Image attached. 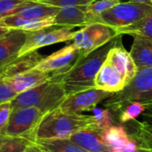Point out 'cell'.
Listing matches in <instances>:
<instances>
[{"label": "cell", "instance_id": "obj_1", "mask_svg": "<svg viewBox=\"0 0 152 152\" xmlns=\"http://www.w3.org/2000/svg\"><path fill=\"white\" fill-rule=\"evenodd\" d=\"M123 35H118L105 45L81 57L74 67L67 72L61 82L67 96L95 87V77L107 60L108 54Z\"/></svg>", "mask_w": 152, "mask_h": 152}, {"label": "cell", "instance_id": "obj_2", "mask_svg": "<svg viewBox=\"0 0 152 152\" xmlns=\"http://www.w3.org/2000/svg\"><path fill=\"white\" fill-rule=\"evenodd\" d=\"M94 125L91 116L69 114L60 108L43 116L32 134V142L69 139L79 130Z\"/></svg>", "mask_w": 152, "mask_h": 152}, {"label": "cell", "instance_id": "obj_3", "mask_svg": "<svg viewBox=\"0 0 152 152\" xmlns=\"http://www.w3.org/2000/svg\"><path fill=\"white\" fill-rule=\"evenodd\" d=\"M67 94L61 82L50 79L45 84L20 94L12 104V110L20 108H37L44 115L61 105Z\"/></svg>", "mask_w": 152, "mask_h": 152}, {"label": "cell", "instance_id": "obj_4", "mask_svg": "<svg viewBox=\"0 0 152 152\" xmlns=\"http://www.w3.org/2000/svg\"><path fill=\"white\" fill-rule=\"evenodd\" d=\"M139 102L145 105L152 103V68L139 70L135 77L120 92L102 102L111 111L118 112L129 102Z\"/></svg>", "mask_w": 152, "mask_h": 152}, {"label": "cell", "instance_id": "obj_5", "mask_svg": "<svg viewBox=\"0 0 152 152\" xmlns=\"http://www.w3.org/2000/svg\"><path fill=\"white\" fill-rule=\"evenodd\" d=\"M152 13V6L134 3L121 2L99 16L94 23H102L113 28L116 32L129 27Z\"/></svg>", "mask_w": 152, "mask_h": 152}, {"label": "cell", "instance_id": "obj_6", "mask_svg": "<svg viewBox=\"0 0 152 152\" xmlns=\"http://www.w3.org/2000/svg\"><path fill=\"white\" fill-rule=\"evenodd\" d=\"M83 56L82 52L76 45L70 44L45 57L35 69L49 73L51 79L61 82V78Z\"/></svg>", "mask_w": 152, "mask_h": 152}, {"label": "cell", "instance_id": "obj_7", "mask_svg": "<svg viewBox=\"0 0 152 152\" xmlns=\"http://www.w3.org/2000/svg\"><path fill=\"white\" fill-rule=\"evenodd\" d=\"M118 36L117 32L102 23H92L76 31L72 44L86 55L105 45Z\"/></svg>", "mask_w": 152, "mask_h": 152}, {"label": "cell", "instance_id": "obj_8", "mask_svg": "<svg viewBox=\"0 0 152 152\" xmlns=\"http://www.w3.org/2000/svg\"><path fill=\"white\" fill-rule=\"evenodd\" d=\"M27 40L20 50L19 56H22L28 53L37 51L39 48L67 42L72 41L76 31L72 30V28L69 27H59L52 26L35 31H26Z\"/></svg>", "mask_w": 152, "mask_h": 152}, {"label": "cell", "instance_id": "obj_9", "mask_svg": "<svg viewBox=\"0 0 152 152\" xmlns=\"http://www.w3.org/2000/svg\"><path fill=\"white\" fill-rule=\"evenodd\" d=\"M43 116L42 111L37 108L28 107L12 110L4 136L22 137L33 142V132Z\"/></svg>", "mask_w": 152, "mask_h": 152}, {"label": "cell", "instance_id": "obj_10", "mask_svg": "<svg viewBox=\"0 0 152 152\" xmlns=\"http://www.w3.org/2000/svg\"><path fill=\"white\" fill-rule=\"evenodd\" d=\"M112 95V93L97 88L89 89L68 95L60 109L69 114H82L84 111H91L99 103L103 102Z\"/></svg>", "mask_w": 152, "mask_h": 152}, {"label": "cell", "instance_id": "obj_11", "mask_svg": "<svg viewBox=\"0 0 152 152\" xmlns=\"http://www.w3.org/2000/svg\"><path fill=\"white\" fill-rule=\"evenodd\" d=\"M103 131L94 125H91L75 133L69 140L87 152L111 151L104 141Z\"/></svg>", "mask_w": 152, "mask_h": 152}, {"label": "cell", "instance_id": "obj_12", "mask_svg": "<svg viewBox=\"0 0 152 152\" xmlns=\"http://www.w3.org/2000/svg\"><path fill=\"white\" fill-rule=\"evenodd\" d=\"M107 61L113 64L122 74L126 86L135 77L139 71L130 52L128 53L123 46L122 37L110 51Z\"/></svg>", "mask_w": 152, "mask_h": 152}, {"label": "cell", "instance_id": "obj_13", "mask_svg": "<svg viewBox=\"0 0 152 152\" xmlns=\"http://www.w3.org/2000/svg\"><path fill=\"white\" fill-rule=\"evenodd\" d=\"M27 40V32L12 29L0 37V68L19 57V53Z\"/></svg>", "mask_w": 152, "mask_h": 152}, {"label": "cell", "instance_id": "obj_14", "mask_svg": "<svg viewBox=\"0 0 152 152\" xmlns=\"http://www.w3.org/2000/svg\"><path fill=\"white\" fill-rule=\"evenodd\" d=\"M126 86V81L118 69L107 60L95 77V87L109 93H118Z\"/></svg>", "mask_w": 152, "mask_h": 152}, {"label": "cell", "instance_id": "obj_15", "mask_svg": "<svg viewBox=\"0 0 152 152\" xmlns=\"http://www.w3.org/2000/svg\"><path fill=\"white\" fill-rule=\"evenodd\" d=\"M45 58V57L37 51L19 56L12 62L0 68V79L12 77L16 75L31 70L35 69Z\"/></svg>", "mask_w": 152, "mask_h": 152}, {"label": "cell", "instance_id": "obj_16", "mask_svg": "<svg viewBox=\"0 0 152 152\" xmlns=\"http://www.w3.org/2000/svg\"><path fill=\"white\" fill-rule=\"evenodd\" d=\"M50 79L51 75L49 73L40 71L37 69L16 75L12 77L4 78V80L8 82L12 86L18 94L39 86Z\"/></svg>", "mask_w": 152, "mask_h": 152}, {"label": "cell", "instance_id": "obj_17", "mask_svg": "<svg viewBox=\"0 0 152 152\" xmlns=\"http://www.w3.org/2000/svg\"><path fill=\"white\" fill-rule=\"evenodd\" d=\"M52 26H54V17L26 19L18 15H8L0 18V27H4L9 29L35 31Z\"/></svg>", "mask_w": 152, "mask_h": 152}, {"label": "cell", "instance_id": "obj_18", "mask_svg": "<svg viewBox=\"0 0 152 152\" xmlns=\"http://www.w3.org/2000/svg\"><path fill=\"white\" fill-rule=\"evenodd\" d=\"M88 25V5H77L61 8L54 17V26L85 27Z\"/></svg>", "mask_w": 152, "mask_h": 152}, {"label": "cell", "instance_id": "obj_19", "mask_svg": "<svg viewBox=\"0 0 152 152\" xmlns=\"http://www.w3.org/2000/svg\"><path fill=\"white\" fill-rule=\"evenodd\" d=\"M132 37L134 42L130 53L138 70L152 68V39L142 35H133Z\"/></svg>", "mask_w": 152, "mask_h": 152}, {"label": "cell", "instance_id": "obj_20", "mask_svg": "<svg viewBox=\"0 0 152 152\" xmlns=\"http://www.w3.org/2000/svg\"><path fill=\"white\" fill-rule=\"evenodd\" d=\"M61 8L36 1L28 2L11 12L8 15H18L26 19H38L55 17ZM6 15V16H8Z\"/></svg>", "mask_w": 152, "mask_h": 152}, {"label": "cell", "instance_id": "obj_21", "mask_svg": "<svg viewBox=\"0 0 152 152\" xmlns=\"http://www.w3.org/2000/svg\"><path fill=\"white\" fill-rule=\"evenodd\" d=\"M103 138L108 147L115 152L122 151L130 139L124 126L115 125L103 131Z\"/></svg>", "mask_w": 152, "mask_h": 152}, {"label": "cell", "instance_id": "obj_22", "mask_svg": "<svg viewBox=\"0 0 152 152\" xmlns=\"http://www.w3.org/2000/svg\"><path fill=\"white\" fill-rule=\"evenodd\" d=\"M46 152H87L72 142L69 139L45 140L37 142Z\"/></svg>", "mask_w": 152, "mask_h": 152}, {"label": "cell", "instance_id": "obj_23", "mask_svg": "<svg viewBox=\"0 0 152 152\" xmlns=\"http://www.w3.org/2000/svg\"><path fill=\"white\" fill-rule=\"evenodd\" d=\"M118 35H142L152 39V13L142 20L117 31Z\"/></svg>", "mask_w": 152, "mask_h": 152}, {"label": "cell", "instance_id": "obj_24", "mask_svg": "<svg viewBox=\"0 0 152 152\" xmlns=\"http://www.w3.org/2000/svg\"><path fill=\"white\" fill-rule=\"evenodd\" d=\"M32 143L22 137L1 136L0 152H26Z\"/></svg>", "mask_w": 152, "mask_h": 152}, {"label": "cell", "instance_id": "obj_25", "mask_svg": "<svg viewBox=\"0 0 152 152\" xmlns=\"http://www.w3.org/2000/svg\"><path fill=\"white\" fill-rule=\"evenodd\" d=\"M146 110V105L139 102H133L125 105L118 113V120L121 124H126L129 121L136 120L137 118L142 115V113Z\"/></svg>", "mask_w": 152, "mask_h": 152}, {"label": "cell", "instance_id": "obj_26", "mask_svg": "<svg viewBox=\"0 0 152 152\" xmlns=\"http://www.w3.org/2000/svg\"><path fill=\"white\" fill-rule=\"evenodd\" d=\"M120 3L121 0H95L88 4V25L94 23L103 12Z\"/></svg>", "mask_w": 152, "mask_h": 152}, {"label": "cell", "instance_id": "obj_27", "mask_svg": "<svg viewBox=\"0 0 152 152\" xmlns=\"http://www.w3.org/2000/svg\"><path fill=\"white\" fill-rule=\"evenodd\" d=\"M92 118L94 121V125L102 129L106 130L114 126V118L110 110L109 109H102L98 107H94L92 110Z\"/></svg>", "mask_w": 152, "mask_h": 152}, {"label": "cell", "instance_id": "obj_28", "mask_svg": "<svg viewBox=\"0 0 152 152\" xmlns=\"http://www.w3.org/2000/svg\"><path fill=\"white\" fill-rule=\"evenodd\" d=\"M42 4H50L59 8L69 7V6H77V5H88L94 2L95 0H35Z\"/></svg>", "mask_w": 152, "mask_h": 152}, {"label": "cell", "instance_id": "obj_29", "mask_svg": "<svg viewBox=\"0 0 152 152\" xmlns=\"http://www.w3.org/2000/svg\"><path fill=\"white\" fill-rule=\"evenodd\" d=\"M19 94L12 86L4 79H0V104L12 102Z\"/></svg>", "mask_w": 152, "mask_h": 152}, {"label": "cell", "instance_id": "obj_30", "mask_svg": "<svg viewBox=\"0 0 152 152\" xmlns=\"http://www.w3.org/2000/svg\"><path fill=\"white\" fill-rule=\"evenodd\" d=\"M35 0H0V18L8 15L17 7Z\"/></svg>", "mask_w": 152, "mask_h": 152}, {"label": "cell", "instance_id": "obj_31", "mask_svg": "<svg viewBox=\"0 0 152 152\" xmlns=\"http://www.w3.org/2000/svg\"><path fill=\"white\" fill-rule=\"evenodd\" d=\"M12 104L11 102L0 104V134L1 136L4 135L7 124L9 122L12 114Z\"/></svg>", "mask_w": 152, "mask_h": 152}, {"label": "cell", "instance_id": "obj_32", "mask_svg": "<svg viewBox=\"0 0 152 152\" xmlns=\"http://www.w3.org/2000/svg\"><path fill=\"white\" fill-rule=\"evenodd\" d=\"M142 121L152 128V105H146V110L142 115Z\"/></svg>", "mask_w": 152, "mask_h": 152}, {"label": "cell", "instance_id": "obj_33", "mask_svg": "<svg viewBox=\"0 0 152 152\" xmlns=\"http://www.w3.org/2000/svg\"><path fill=\"white\" fill-rule=\"evenodd\" d=\"M26 152H46L41 146H39L37 143H32L28 150L26 151Z\"/></svg>", "mask_w": 152, "mask_h": 152}, {"label": "cell", "instance_id": "obj_34", "mask_svg": "<svg viewBox=\"0 0 152 152\" xmlns=\"http://www.w3.org/2000/svg\"><path fill=\"white\" fill-rule=\"evenodd\" d=\"M134 3H139V4H148V5H151L152 6V1L151 0H130Z\"/></svg>", "mask_w": 152, "mask_h": 152}, {"label": "cell", "instance_id": "obj_35", "mask_svg": "<svg viewBox=\"0 0 152 152\" xmlns=\"http://www.w3.org/2000/svg\"><path fill=\"white\" fill-rule=\"evenodd\" d=\"M147 105H152V103H150V104H147Z\"/></svg>", "mask_w": 152, "mask_h": 152}, {"label": "cell", "instance_id": "obj_36", "mask_svg": "<svg viewBox=\"0 0 152 152\" xmlns=\"http://www.w3.org/2000/svg\"><path fill=\"white\" fill-rule=\"evenodd\" d=\"M110 152H115V151H110Z\"/></svg>", "mask_w": 152, "mask_h": 152}, {"label": "cell", "instance_id": "obj_37", "mask_svg": "<svg viewBox=\"0 0 152 152\" xmlns=\"http://www.w3.org/2000/svg\"><path fill=\"white\" fill-rule=\"evenodd\" d=\"M148 152H152V151H148Z\"/></svg>", "mask_w": 152, "mask_h": 152}, {"label": "cell", "instance_id": "obj_38", "mask_svg": "<svg viewBox=\"0 0 152 152\" xmlns=\"http://www.w3.org/2000/svg\"><path fill=\"white\" fill-rule=\"evenodd\" d=\"M151 1H152V0H151Z\"/></svg>", "mask_w": 152, "mask_h": 152}]
</instances>
